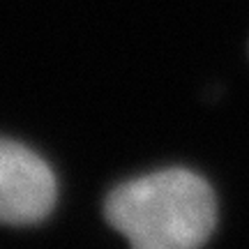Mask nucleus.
I'll return each mask as SVG.
<instances>
[{
    "label": "nucleus",
    "mask_w": 249,
    "mask_h": 249,
    "mask_svg": "<svg viewBox=\"0 0 249 249\" xmlns=\"http://www.w3.org/2000/svg\"><path fill=\"white\" fill-rule=\"evenodd\" d=\"M58 185L51 166L30 148L0 139V224H35L53 210Z\"/></svg>",
    "instance_id": "2"
},
{
    "label": "nucleus",
    "mask_w": 249,
    "mask_h": 249,
    "mask_svg": "<svg viewBox=\"0 0 249 249\" xmlns=\"http://www.w3.org/2000/svg\"><path fill=\"white\" fill-rule=\"evenodd\" d=\"M104 213L132 249H201L217 222L210 185L187 169L157 171L116 187Z\"/></svg>",
    "instance_id": "1"
}]
</instances>
